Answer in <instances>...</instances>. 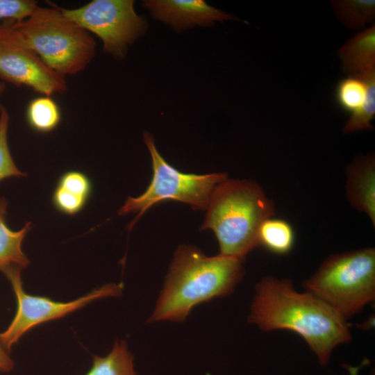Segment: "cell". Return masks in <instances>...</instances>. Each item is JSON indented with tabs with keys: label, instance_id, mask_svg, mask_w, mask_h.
I'll use <instances>...</instances> for the list:
<instances>
[{
	"label": "cell",
	"instance_id": "cell-1",
	"mask_svg": "<svg viewBox=\"0 0 375 375\" xmlns=\"http://www.w3.org/2000/svg\"><path fill=\"white\" fill-rule=\"evenodd\" d=\"M249 321L264 331L286 329L298 334L322 366L336 346L351 340L344 317L312 294L297 291L287 278L267 276L256 285Z\"/></svg>",
	"mask_w": 375,
	"mask_h": 375
},
{
	"label": "cell",
	"instance_id": "cell-2",
	"mask_svg": "<svg viewBox=\"0 0 375 375\" xmlns=\"http://www.w3.org/2000/svg\"><path fill=\"white\" fill-rule=\"evenodd\" d=\"M242 263L220 254L208 257L193 246H180L149 322L183 321L196 305L230 294L243 276Z\"/></svg>",
	"mask_w": 375,
	"mask_h": 375
},
{
	"label": "cell",
	"instance_id": "cell-3",
	"mask_svg": "<svg viewBox=\"0 0 375 375\" xmlns=\"http://www.w3.org/2000/svg\"><path fill=\"white\" fill-rule=\"evenodd\" d=\"M202 229L212 230L218 240L219 254L244 260L259 246L261 224L274 215V206L255 181L226 178L213 190Z\"/></svg>",
	"mask_w": 375,
	"mask_h": 375
},
{
	"label": "cell",
	"instance_id": "cell-4",
	"mask_svg": "<svg viewBox=\"0 0 375 375\" xmlns=\"http://www.w3.org/2000/svg\"><path fill=\"white\" fill-rule=\"evenodd\" d=\"M38 6L27 19L5 22L3 39L24 47L65 76L83 70L95 55V41L58 6Z\"/></svg>",
	"mask_w": 375,
	"mask_h": 375
},
{
	"label": "cell",
	"instance_id": "cell-5",
	"mask_svg": "<svg viewBox=\"0 0 375 375\" xmlns=\"http://www.w3.org/2000/svg\"><path fill=\"white\" fill-rule=\"evenodd\" d=\"M305 291L325 302L346 320L375 298V249L329 256L303 283Z\"/></svg>",
	"mask_w": 375,
	"mask_h": 375
},
{
	"label": "cell",
	"instance_id": "cell-6",
	"mask_svg": "<svg viewBox=\"0 0 375 375\" xmlns=\"http://www.w3.org/2000/svg\"><path fill=\"white\" fill-rule=\"evenodd\" d=\"M143 139L151 156L153 176L143 194L135 198L128 197L118 210L119 215L138 213L128 225L129 229L147 209L164 200L179 201L190 204L193 210H206L213 190L228 178L227 174L182 173L162 157L149 133L144 132Z\"/></svg>",
	"mask_w": 375,
	"mask_h": 375
},
{
	"label": "cell",
	"instance_id": "cell-7",
	"mask_svg": "<svg viewBox=\"0 0 375 375\" xmlns=\"http://www.w3.org/2000/svg\"><path fill=\"white\" fill-rule=\"evenodd\" d=\"M67 18L102 41L103 50L117 59L145 32L147 24L134 9L133 0H94L79 8H60Z\"/></svg>",
	"mask_w": 375,
	"mask_h": 375
},
{
	"label": "cell",
	"instance_id": "cell-8",
	"mask_svg": "<svg viewBox=\"0 0 375 375\" xmlns=\"http://www.w3.org/2000/svg\"><path fill=\"white\" fill-rule=\"evenodd\" d=\"M22 269L17 266H10L2 271L12 285L17 305L13 319L8 328L0 333V344L7 352L26 332L34 326L64 317L96 299L119 296L123 289L122 283H108L74 301H55L48 297L26 293L22 287Z\"/></svg>",
	"mask_w": 375,
	"mask_h": 375
},
{
	"label": "cell",
	"instance_id": "cell-9",
	"mask_svg": "<svg viewBox=\"0 0 375 375\" xmlns=\"http://www.w3.org/2000/svg\"><path fill=\"white\" fill-rule=\"evenodd\" d=\"M0 79L26 86L45 96L67 90L64 76L57 73L31 50L0 40Z\"/></svg>",
	"mask_w": 375,
	"mask_h": 375
},
{
	"label": "cell",
	"instance_id": "cell-10",
	"mask_svg": "<svg viewBox=\"0 0 375 375\" xmlns=\"http://www.w3.org/2000/svg\"><path fill=\"white\" fill-rule=\"evenodd\" d=\"M142 6L153 18L180 31L195 25L211 26L215 22L236 19L201 0H147Z\"/></svg>",
	"mask_w": 375,
	"mask_h": 375
},
{
	"label": "cell",
	"instance_id": "cell-11",
	"mask_svg": "<svg viewBox=\"0 0 375 375\" xmlns=\"http://www.w3.org/2000/svg\"><path fill=\"white\" fill-rule=\"evenodd\" d=\"M346 194L350 204L365 212L375 226L374 154L360 156L347 169Z\"/></svg>",
	"mask_w": 375,
	"mask_h": 375
},
{
	"label": "cell",
	"instance_id": "cell-12",
	"mask_svg": "<svg viewBox=\"0 0 375 375\" xmlns=\"http://www.w3.org/2000/svg\"><path fill=\"white\" fill-rule=\"evenodd\" d=\"M343 72L362 76L375 71V25L358 33L338 50Z\"/></svg>",
	"mask_w": 375,
	"mask_h": 375
},
{
	"label": "cell",
	"instance_id": "cell-13",
	"mask_svg": "<svg viewBox=\"0 0 375 375\" xmlns=\"http://www.w3.org/2000/svg\"><path fill=\"white\" fill-rule=\"evenodd\" d=\"M7 200L0 198V271L10 266L26 267L29 260L22 251V243L32 228L31 222H27L19 231L11 230L6 224Z\"/></svg>",
	"mask_w": 375,
	"mask_h": 375
},
{
	"label": "cell",
	"instance_id": "cell-14",
	"mask_svg": "<svg viewBox=\"0 0 375 375\" xmlns=\"http://www.w3.org/2000/svg\"><path fill=\"white\" fill-rule=\"evenodd\" d=\"M294 240L292 226L284 219L272 217L266 219L258 231V245L263 246L276 254L283 255L289 253L293 248Z\"/></svg>",
	"mask_w": 375,
	"mask_h": 375
},
{
	"label": "cell",
	"instance_id": "cell-15",
	"mask_svg": "<svg viewBox=\"0 0 375 375\" xmlns=\"http://www.w3.org/2000/svg\"><path fill=\"white\" fill-rule=\"evenodd\" d=\"M133 357L124 340L115 342L112 351L105 357L94 356L92 366L85 375H136Z\"/></svg>",
	"mask_w": 375,
	"mask_h": 375
},
{
	"label": "cell",
	"instance_id": "cell-16",
	"mask_svg": "<svg viewBox=\"0 0 375 375\" xmlns=\"http://www.w3.org/2000/svg\"><path fill=\"white\" fill-rule=\"evenodd\" d=\"M331 2L335 15L349 28L359 30L374 21V0H338Z\"/></svg>",
	"mask_w": 375,
	"mask_h": 375
},
{
	"label": "cell",
	"instance_id": "cell-17",
	"mask_svg": "<svg viewBox=\"0 0 375 375\" xmlns=\"http://www.w3.org/2000/svg\"><path fill=\"white\" fill-rule=\"evenodd\" d=\"M26 119L30 126L40 133L53 131L60 124V111L50 96H42L32 100L26 110Z\"/></svg>",
	"mask_w": 375,
	"mask_h": 375
},
{
	"label": "cell",
	"instance_id": "cell-18",
	"mask_svg": "<svg viewBox=\"0 0 375 375\" xmlns=\"http://www.w3.org/2000/svg\"><path fill=\"white\" fill-rule=\"evenodd\" d=\"M367 81L365 76H349L339 81L335 89V100L339 107L351 114L365 102Z\"/></svg>",
	"mask_w": 375,
	"mask_h": 375
},
{
	"label": "cell",
	"instance_id": "cell-19",
	"mask_svg": "<svg viewBox=\"0 0 375 375\" xmlns=\"http://www.w3.org/2000/svg\"><path fill=\"white\" fill-rule=\"evenodd\" d=\"M365 76L367 81V94L363 104L351 114L345 122L343 132L354 133L373 129L372 121L375 116V71Z\"/></svg>",
	"mask_w": 375,
	"mask_h": 375
},
{
	"label": "cell",
	"instance_id": "cell-20",
	"mask_svg": "<svg viewBox=\"0 0 375 375\" xmlns=\"http://www.w3.org/2000/svg\"><path fill=\"white\" fill-rule=\"evenodd\" d=\"M10 117L4 107L0 108V181L10 177H24L26 173L16 166L8 146V130Z\"/></svg>",
	"mask_w": 375,
	"mask_h": 375
},
{
	"label": "cell",
	"instance_id": "cell-21",
	"mask_svg": "<svg viewBox=\"0 0 375 375\" xmlns=\"http://www.w3.org/2000/svg\"><path fill=\"white\" fill-rule=\"evenodd\" d=\"M38 6L32 0H0V21L22 22L28 18Z\"/></svg>",
	"mask_w": 375,
	"mask_h": 375
},
{
	"label": "cell",
	"instance_id": "cell-22",
	"mask_svg": "<svg viewBox=\"0 0 375 375\" xmlns=\"http://www.w3.org/2000/svg\"><path fill=\"white\" fill-rule=\"evenodd\" d=\"M56 186L87 199L90 197L92 190L88 176L81 172L74 170L62 174Z\"/></svg>",
	"mask_w": 375,
	"mask_h": 375
},
{
	"label": "cell",
	"instance_id": "cell-23",
	"mask_svg": "<svg viewBox=\"0 0 375 375\" xmlns=\"http://www.w3.org/2000/svg\"><path fill=\"white\" fill-rule=\"evenodd\" d=\"M88 199L68 192L56 186L53 195L52 203L54 207L61 213L67 215H74L85 207Z\"/></svg>",
	"mask_w": 375,
	"mask_h": 375
},
{
	"label": "cell",
	"instance_id": "cell-24",
	"mask_svg": "<svg viewBox=\"0 0 375 375\" xmlns=\"http://www.w3.org/2000/svg\"><path fill=\"white\" fill-rule=\"evenodd\" d=\"M14 365V361L0 344V372H8L13 369Z\"/></svg>",
	"mask_w": 375,
	"mask_h": 375
},
{
	"label": "cell",
	"instance_id": "cell-25",
	"mask_svg": "<svg viewBox=\"0 0 375 375\" xmlns=\"http://www.w3.org/2000/svg\"><path fill=\"white\" fill-rule=\"evenodd\" d=\"M6 89V84L4 82H0V97L4 92Z\"/></svg>",
	"mask_w": 375,
	"mask_h": 375
},
{
	"label": "cell",
	"instance_id": "cell-26",
	"mask_svg": "<svg viewBox=\"0 0 375 375\" xmlns=\"http://www.w3.org/2000/svg\"><path fill=\"white\" fill-rule=\"evenodd\" d=\"M4 35V31L2 25H0V40L3 38Z\"/></svg>",
	"mask_w": 375,
	"mask_h": 375
}]
</instances>
